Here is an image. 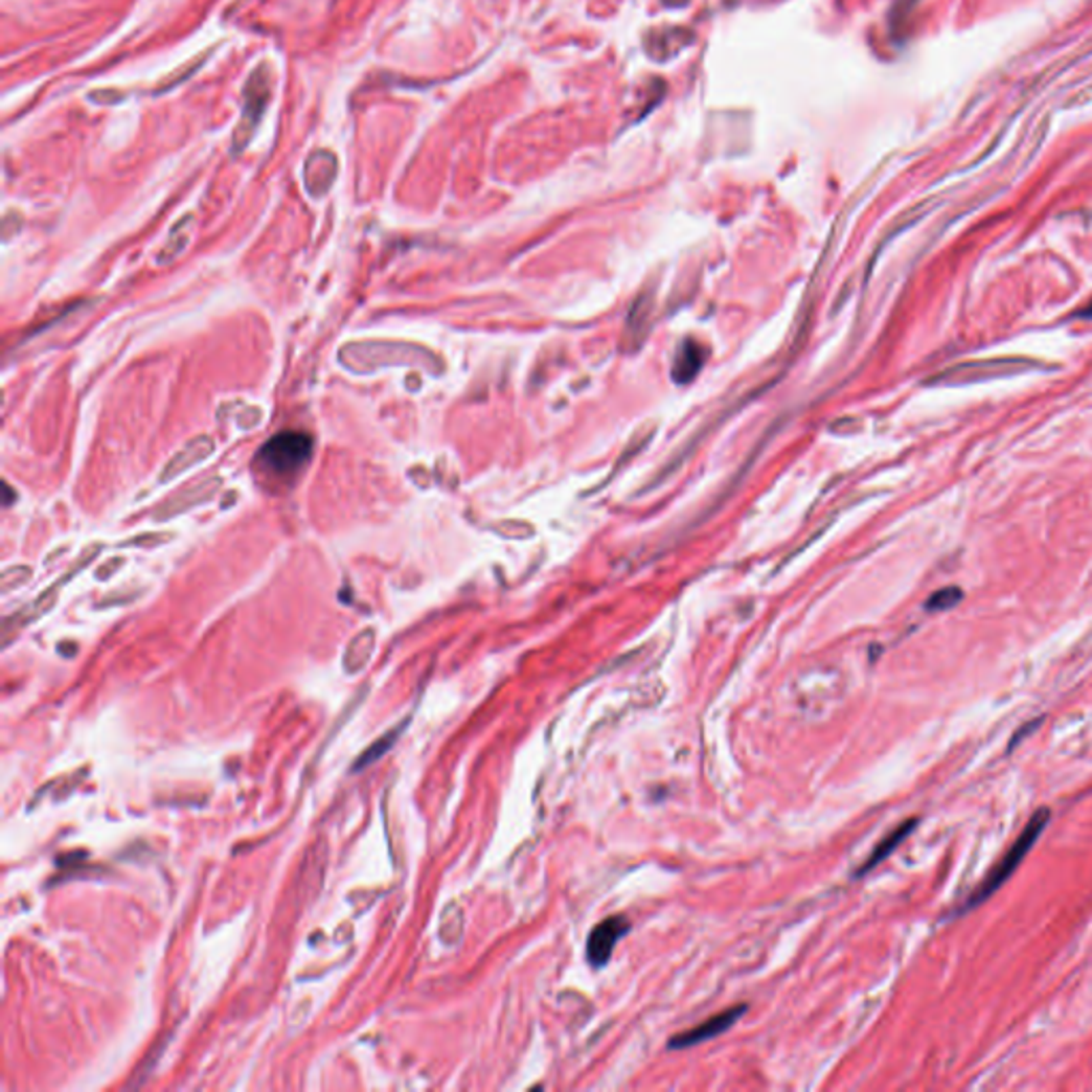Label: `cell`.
Returning <instances> with one entry per match:
<instances>
[{"mask_svg":"<svg viewBox=\"0 0 1092 1092\" xmlns=\"http://www.w3.org/2000/svg\"><path fill=\"white\" fill-rule=\"evenodd\" d=\"M1050 822V809H1040L1037 811L1030 819L1026 828L1022 831V835L1016 839V843L1009 847V851L991 868L988 875L984 878V882H981L973 894L966 898L964 903V909H973L977 905L984 903L988 896H993L1011 875L1014 870L1020 866V862L1026 858V854L1030 851V847L1037 843V839L1042 837V833L1046 831Z\"/></svg>","mask_w":1092,"mask_h":1092,"instance_id":"cell-1","label":"cell"},{"mask_svg":"<svg viewBox=\"0 0 1092 1092\" xmlns=\"http://www.w3.org/2000/svg\"><path fill=\"white\" fill-rule=\"evenodd\" d=\"M312 455V438L301 431H282L258 453L256 465L271 478H289L303 470Z\"/></svg>","mask_w":1092,"mask_h":1092,"instance_id":"cell-2","label":"cell"},{"mask_svg":"<svg viewBox=\"0 0 1092 1092\" xmlns=\"http://www.w3.org/2000/svg\"><path fill=\"white\" fill-rule=\"evenodd\" d=\"M269 98H271V73H269L267 65H260L250 75V79L246 84V90H244V100H246L244 103V114H242V120H240V124L235 129V135H233V150L235 152L237 150L242 152L250 143V139H252V135H254V131H256V127H258V122H260V118L265 114Z\"/></svg>","mask_w":1092,"mask_h":1092,"instance_id":"cell-3","label":"cell"},{"mask_svg":"<svg viewBox=\"0 0 1092 1092\" xmlns=\"http://www.w3.org/2000/svg\"><path fill=\"white\" fill-rule=\"evenodd\" d=\"M630 933V919L625 915H611L599 922L587 941V960L599 969L611 962V956L619 943Z\"/></svg>","mask_w":1092,"mask_h":1092,"instance_id":"cell-4","label":"cell"},{"mask_svg":"<svg viewBox=\"0 0 1092 1092\" xmlns=\"http://www.w3.org/2000/svg\"><path fill=\"white\" fill-rule=\"evenodd\" d=\"M745 1011H747V1005H736L732 1009H726V1011H722V1014H718L713 1018H708L702 1024H698L696 1028H689L685 1032H679V1034L670 1037L668 1048L670 1050H685V1048L698 1046L702 1042L713 1040V1037H718L724 1030H728Z\"/></svg>","mask_w":1092,"mask_h":1092,"instance_id":"cell-5","label":"cell"},{"mask_svg":"<svg viewBox=\"0 0 1092 1092\" xmlns=\"http://www.w3.org/2000/svg\"><path fill=\"white\" fill-rule=\"evenodd\" d=\"M1028 365H1037L1032 361H1026V359H993V361H977V363H969V365H958V367H952L943 373V378L952 380V382H971V380H984V378H995V376H1011V373H1020L1024 369H1032Z\"/></svg>","mask_w":1092,"mask_h":1092,"instance_id":"cell-6","label":"cell"},{"mask_svg":"<svg viewBox=\"0 0 1092 1092\" xmlns=\"http://www.w3.org/2000/svg\"><path fill=\"white\" fill-rule=\"evenodd\" d=\"M218 486H221V480L218 478H205V480H197L192 482L190 486L178 491V494L174 498H169L165 504H162L158 510H156V519H169V517H176L205 500H209Z\"/></svg>","mask_w":1092,"mask_h":1092,"instance_id":"cell-7","label":"cell"},{"mask_svg":"<svg viewBox=\"0 0 1092 1092\" xmlns=\"http://www.w3.org/2000/svg\"><path fill=\"white\" fill-rule=\"evenodd\" d=\"M338 176V160L332 152H314L305 162V186L314 197L332 188Z\"/></svg>","mask_w":1092,"mask_h":1092,"instance_id":"cell-8","label":"cell"},{"mask_svg":"<svg viewBox=\"0 0 1092 1092\" xmlns=\"http://www.w3.org/2000/svg\"><path fill=\"white\" fill-rule=\"evenodd\" d=\"M213 453V440L209 438V435H197V438H192L167 465L165 470H162L160 474V482H169L174 478H178L180 474H184L186 470L195 468L197 463H201L205 457H209Z\"/></svg>","mask_w":1092,"mask_h":1092,"instance_id":"cell-9","label":"cell"},{"mask_svg":"<svg viewBox=\"0 0 1092 1092\" xmlns=\"http://www.w3.org/2000/svg\"><path fill=\"white\" fill-rule=\"evenodd\" d=\"M706 348L696 342V340H685L677 355H675V361H673V378L679 382V385H687L689 380H693L698 376V371L702 369L704 361H706Z\"/></svg>","mask_w":1092,"mask_h":1092,"instance_id":"cell-10","label":"cell"},{"mask_svg":"<svg viewBox=\"0 0 1092 1092\" xmlns=\"http://www.w3.org/2000/svg\"><path fill=\"white\" fill-rule=\"evenodd\" d=\"M915 826H917V819L911 817L909 822L901 824L894 833H890V835H888V837H886V839H884L875 849H872V854L868 856V860L860 866L858 875H866V872H868L870 868H875L880 862H884V860H886V858H888V856H890V854H892V851H894V849H896V847H898V845H901V843H903V841H905V839L915 831Z\"/></svg>","mask_w":1092,"mask_h":1092,"instance_id":"cell-11","label":"cell"},{"mask_svg":"<svg viewBox=\"0 0 1092 1092\" xmlns=\"http://www.w3.org/2000/svg\"><path fill=\"white\" fill-rule=\"evenodd\" d=\"M373 644H376V632L369 628V630H363L361 634H357L346 653H344V668L348 675H357L359 670L365 668V664L369 662L371 653H373Z\"/></svg>","mask_w":1092,"mask_h":1092,"instance_id":"cell-12","label":"cell"},{"mask_svg":"<svg viewBox=\"0 0 1092 1092\" xmlns=\"http://www.w3.org/2000/svg\"><path fill=\"white\" fill-rule=\"evenodd\" d=\"M404 726H406V722H404V724H400L397 728L389 730V732H387L385 736H382V738H378V741H376L373 745H369V747H367V749L363 751V755H361V757H359V759L355 761V767H352V769H355V771H363L365 767H369V764H371V761H376V759H380L382 755H385V753L389 751V747H391V745H393V743H395V741L400 738V734H402Z\"/></svg>","mask_w":1092,"mask_h":1092,"instance_id":"cell-13","label":"cell"},{"mask_svg":"<svg viewBox=\"0 0 1092 1092\" xmlns=\"http://www.w3.org/2000/svg\"><path fill=\"white\" fill-rule=\"evenodd\" d=\"M960 602H962V589L960 587H946V589H939L931 597H928L926 611L943 613V611H952Z\"/></svg>","mask_w":1092,"mask_h":1092,"instance_id":"cell-14","label":"cell"},{"mask_svg":"<svg viewBox=\"0 0 1092 1092\" xmlns=\"http://www.w3.org/2000/svg\"><path fill=\"white\" fill-rule=\"evenodd\" d=\"M190 221H192V218H190V215H188V218H184V221H182V223H180V225H178V227H176V229L172 231V242L167 244V250L160 254V258H158L160 263H165V260H169V258H176V256H178V254H180V252L184 250V246H186V240H188V235L184 233V227H186V225H188Z\"/></svg>","mask_w":1092,"mask_h":1092,"instance_id":"cell-15","label":"cell"},{"mask_svg":"<svg viewBox=\"0 0 1092 1092\" xmlns=\"http://www.w3.org/2000/svg\"><path fill=\"white\" fill-rule=\"evenodd\" d=\"M1077 316H1079V318H1092V299H1090V303H1088L1086 308H1082V310L1077 312Z\"/></svg>","mask_w":1092,"mask_h":1092,"instance_id":"cell-16","label":"cell"}]
</instances>
